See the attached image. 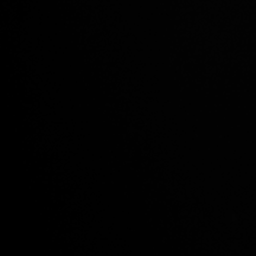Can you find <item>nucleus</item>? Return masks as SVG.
Masks as SVG:
<instances>
[]
</instances>
